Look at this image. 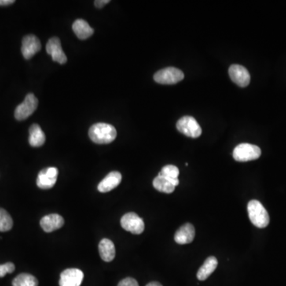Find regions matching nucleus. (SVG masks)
<instances>
[{"label":"nucleus","mask_w":286,"mask_h":286,"mask_svg":"<svg viewBox=\"0 0 286 286\" xmlns=\"http://www.w3.org/2000/svg\"><path fill=\"white\" fill-rule=\"evenodd\" d=\"M179 172L178 168L177 166H173V165H168L162 168V171L159 173V175L163 176L169 179L173 185L177 186L179 185L178 176Z\"/></svg>","instance_id":"obj_22"},{"label":"nucleus","mask_w":286,"mask_h":286,"mask_svg":"<svg viewBox=\"0 0 286 286\" xmlns=\"http://www.w3.org/2000/svg\"><path fill=\"white\" fill-rule=\"evenodd\" d=\"M118 286H139L135 279L132 277H126L121 280Z\"/></svg>","instance_id":"obj_25"},{"label":"nucleus","mask_w":286,"mask_h":286,"mask_svg":"<svg viewBox=\"0 0 286 286\" xmlns=\"http://www.w3.org/2000/svg\"><path fill=\"white\" fill-rule=\"evenodd\" d=\"M14 0H0V6H9L15 4Z\"/></svg>","instance_id":"obj_27"},{"label":"nucleus","mask_w":286,"mask_h":286,"mask_svg":"<svg viewBox=\"0 0 286 286\" xmlns=\"http://www.w3.org/2000/svg\"><path fill=\"white\" fill-rule=\"evenodd\" d=\"M109 0H96L95 1V6L97 8H104L107 4H109Z\"/></svg>","instance_id":"obj_26"},{"label":"nucleus","mask_w":286,"mask_h":286,"mask_svg":"<svg viewBox=\"0 0 286 286\" xmlns=\"http://www.w3.org/2000/svg\"><path fill=\"white\" fill-rule=\"evenodd\" d=\"M100 258L104 262H111L115 257V247L113 242L108 239H102L99 244Z\"/></svg>","instance_id":"obj_16"},{"label":"nucleus","mask_w":286,"mask_h":286,"mask_svg":"<svg viewBox=\"0 0 286 286\" xmlns=\"http://www.w3.org/2000/svg\"><path fill=\"white\" fill-rule=\"evenodd\" d=\"M42 49V45L36 36L33 34L26 36L23 39L22 53L25 59L29 60Z\"/></svg>","instance_id":"obj_11"},{"label":"nucleus","mask_w":286,"mask_h":286,"mask_svg":"<svg viewBox=\"0 0 286 286\" xmlns=\"http://www.w3.org/2000/svg\"><path fill=\"white\" fill-rule=\"evenodd\" d=\"M84 280V273L81 269H67L60 273L59 285L60 286H81Z\"/></svg>","instance_id":"obj_9"},{"label":"nucleus","mask_w":286,"mask_h":286,"mask_svg":"<svg viewBox=\"0 0 286 286\" xmlns=\"http://www.w3.org/2000/svg\"><path fill=\"white\" fill-rule=\"evenodd\" d=\"M64 224V219L58 214H46L40 221V225L44 232L47 233L60 229V228H62Z\"/></svg>","instance_id":"obj_13"},{"label":"nucleus","mask_w":286,"mask_h":286,"mask_svg":"<svg viewBox=\"0 0 286 286\" xmlns=\"http://www.w3.org/2000/svg\"><path fill=\"white\" fill-rule=\"evenodd\" d=\"M12 227H13V220L12 217L6 210L0 208V232H8L12 229Z\"/></svg>","instance_id":"obj_23"},{"label":"nucleus","mask_w":286,"mask_h":286,"mask_svg":"<svg viewBox=\"0 0 286 286\" xmlns=\"http://www.w3.org/2000/svg\"><path fill=\"white\" fill-rule=\"evenodd\" d=\"M15 266L12 262L0 265V277H3L8 273H12L15 271Z\"/></svg>","instance_id":"obj_24"},{"label":"nucleus","mask_w":286,"mask_h":286,"mask_svg":"<svg viewBox=\"0 0 286 286\" xmlns=\"http://www.w3.org/2000/svg\"><path fill=\"white\" fill-rule=\"evenodd\" d=\"M122 181V175L119 172L113 171L108 173L98 185V190L100 192H107L113 190L119 186Z\"/></svg>","instance_id":"obj_14"},{"label":"nucleus","mask_w":286,"mask_h":286,"mask_svg":"<svg viewBox=\"0 0 286 286\" xmlns=\"http://www.w3.org/2000/svg\"><path fill=\"white\" fill-rule=\"evenodd\" d=\"M38 105V99L32 93L27 95L24 101L19 104L15 111V119L22 121L27 119L34 113Z\"/></svg>","instance_id":"obj_6"},{"label":"nucleus","mask_w":286,"mask_h":286,"mask_svg":"<svg viewBox=\"0 0 286 286\" xmlns=\"http://www.w3.org/2000/svg\"><path fill=\"white\" fill-rule=\"evenodd\" d=\"M147 286H162V284L159 282H157V281H153V282H150L149 284H147Z\"/></svg>","instance_id":"obj_28"},{"label":"nucleus","mask_w":286,"mask_h":286,"mask_svg":"<svg viewBox=\"0 0 286 286\" xmlns=\"http://www.w3.org/2000/svg\"><path fill=\"white\" fill-rule=\"evenodd\" d=\"M230 78L234 83L239 87L245 88L248 86L250 81V76L248 70L239 64H232L228 70Z\"/></svg>","instance_id":"obj_10"},{"label":"nucleus","mask_w":286,"mask_h":286,"mask_svg":"<svg viewBox=\"0 0 286 286\" xmlns=\"http://www.w3.org/2000/svg\"><path fill=\"white\" fill-rule=\"evenodd\" d=\"M58 170L57 168L49 167L41 170L37 178V185L42 189L53 188L57 182Z\"/></svg>","instance_id":"obj_8"},{"label":"nucleus","mask_w":286,"mask_h":286,"mask_svg":"<svg viewBox=\"0 0 286 286\" xmlns=\"http://www.w3.org/2000/svg\"><path fill=\"white\" fill-rule=\"evenodd\" d=\"M89 137L96 144H109L116 138V129L112 125L99 122L91 126Z\"/></svg>","instance_id":"obj_1"},{"label":"nucleus","mask_w":286,"mask_h":286,"mask_svg":"<svg viewBox=\"0 0 286 286\" xmlns=\"http://www.w3.org/2000/svg\"><path fill=\"white\" fill-rule=\"evenodd\" d=\"M13 286H38V280L33 275L29 273H21L12 281Z\"/></svg>","instance_id":"obj_21"},{"label":"nucleus","mask_w":286,"mask_h":286,"mask_svg":"<svg viewBox=\"0 0 286 286\" xmlns=\"http://www.w3.org/2000/svg\"><path fill=\"white\" fill-rule=\"evenodd\" d=\"M153 185L155 187V189L161 192L170 194L174 192L176 186L173 185V183L163 176L159 175L155 177V180L153 181Z\"/></svg>","instance_id":"obj_20"},{"label":"nucleus","mask_w":286,"mask_h":286,"mask_svg":"<svg viewBox=\"0 0 286 286\" xmlns=\"http://www.w3.org/2000/svg\"><path fill=\"white\" fill-rule=\"evenodd\" d=\"M250 222L258 228H265L269 225V217L266 209L258 200H250L247 205Z\"/></svg>","instance_id":"obj_2"},{"label":"nucleus","mask_w":286,"mask_h":286,"mask_svg":"<svg viewBox=\"0 0 286 286\" xmlns=\"http://www.w3.org/2000/svg\"><path fill=\"white\" fill-rule=\"evenodd\" d=\"M73 30L78 38L81 40L90 38L94 33V30L84 19H78L73 25Z\"/></svg>","instance_id":"obj_17"},{"label":"nucleus","mask_w":286,"mask_h":286,"mask_svg":"<svg viewBox=\"0 0 286 286\" xmlns=\"http://www.w3.org/2000/svg\"><path fill=\"white\" fill-rule=\"evenodd\" d=\"M177 129L187 137L196 138L202 134V129L197 121L192 116H184L177 122Z\"/></svg>","instance_id":"obj_5"},{"label":"nucleus","mask_w":286,"mask_h":286,"mask_svg":"<svg viewBox=\"0 0 286 286\" xmlns=\"http://www.w3.org/2000/svg\"><path fill=\"white\" fill-rule=\"evenodd\" d=\"M262 155L259 147L249 143H242L235 148L233 151V158L239 162H250L256 160Z\"/></svg>","instance_id":"obj_3"},{"label":"nucleus","mask_w":286,"mask_h":286,"mask_svg":"<svg viewBox=\"0 0 286 286\" xmlns=\"http://www.w3.org/2000/svg\"><path fill=\"white\" fill-rule=\"evenodd\" d=\"M217 265H218V261L217 258L213 256L209 257L198 270L196 277L200 280H205L216 270Z\"/></svg>","instance_id":"obj_18"},{"label":"nucleus","mask_w":286,"mask_h":286,"mask_svg":"<svg viewBox=\"0 0 286 286\" xmlns=\"http://www.w3.org/2000/svg\"><path fill=\"white\" fill-rule=\"evenodd\" d=\"M120 223L123 229L134 235H140L145 229V224L142 219L134 212L125 214L121 219Z\"/></svg>","instance_id":"obj_7"},{"label":"nucleus","mask_w":286,"mask_h":286,"mask_svg":"<svg viewBox=\"0 0 286 286\" xmlns=\"http://www.w3.org/2000/svg\"><path fill=\"white\" fill-rule=\"evenodd\" d=\"M46 51L48 54L51 55L53 60L59 64H65L67 61V57L63 52L60 44V39L58 38H52L49 40L46 45Z\"/></svg>","instance_id":"obj_12"},{"label":"nucleus","mask_w":286,"mask_h":286,"mask_svg":"<svg viewBox=\"0 0 286 286\" xmlns=\"http://www.w3.org/2000/svg\"><path fill=\"white\" fill-rule=\"evenodd\" d=\"M195 238V228L191 224H186L179 228L176 232L174 239L180 245L188 244L192 243Z\"/></svg>","instance_id":"obj_15"},{"label":"nucleus","mask_w":286,"mask_h":286,"mask_svg":"<svg viewBox=\"0 0 286 286\" xmlns=\"http://www.w3.org/2000/svg\"><path fill=\"white\" fill-rule=\"evenodd\" d=\"M185 75L181 70L174 67H168L157 72L154 79L157 83L161 85H175L182 81Z\"/></svg>","instance_id":"obj_4"},{"label":"nucleus","mask_w":286,"mask_h":286,"mask_svg":"<svg viewBox=\"0 0 286 286\" xmlns=\"http://www.w3.org/2000/svg\"><path fill=\"white\" fill-rule=\"evenodd\" d=\"M29 142L33 147H42L45 141V135L39 125L33 124L30 126Z\"/></svg>","instance_id":"obj_19"}]
</instances>
